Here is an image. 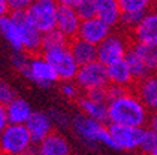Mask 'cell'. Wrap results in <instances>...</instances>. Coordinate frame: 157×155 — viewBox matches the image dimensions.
Instances as JSON below:
<instances>
[{
  "label": "cell",
  "instance_id": "obj_1",
  "mask_svg": "<svg viewBox=\"0 0 157 155\" xmlns=\"http://www.w3.org/2000/svg\"><path fill=\"white\" fill-rule=\"evenodd\" d=\"M150 113L135 92L114 85L107 87V122L109 124L144 127Z\"/></svg>",
  "mask_w": 157,
  "mask_h": 155
},
{
  "label": "cell",
  "instance_id": "obj_2",
  "mask_svg": "<svg viewBox=\"0 0 157 155\" xmlns=\"http://www.w3.org/2000/svg\"><path fill=\"white\" fill-rule=\"evenodd\" d=\"M70 129L87 146L90 147L102 146L112 149L111 138H109V134H108V127L104 123L97 122V120L77 112L75 115H72Z\"/></svg>",
  "mask_w": 157,
  "mask_h": 155
},
{
  "label": "cell",
  "instance_id": "obj_3",
  "mask_svg": "<svg viewBox=\"0 0 157 155\" xmlns=\"http://www.w3.org/2000/svg\"><path fill=\"white\" fill-rule=\"evenodd\" d=\"M34 146L24 124H9L0 133V155H25Z\"/></svg>",
  "mask_w": 157,
  "mask_h": 155
},
{
  "label": "cell",
  "instance_id": "obj_4",
  "mask_svg": "<svg viewBox=\"0 0 157 155\" xmlns=\"http://www.w3.org/2000/svg\"><path fill=\"white\" fill-rule=\"evenodd\" d=\"M58 9L55 0H35L24 13L29 23L44 35L55 29Z\"/></svg>",
  "mask_w": 157,
  "mask_h": 155
},
{
  "label": "cell",
  "instance_id": "obj_5",
  "mask_svg": "<svg viewBox=\"0 0 157 155\" xmlns=\"http://www.w3.org/2000/svg\"><path fill=\"white\" fill-rule=\"evenodd\" d=\"M129 48H131L129 36H125L124 34L119 32H111L97 46V61L108 67L114 63L124 60Z\"/></svg>",
  "mask_w": 157,
  "mask_h": 155
},
{
  "label": "cell",
  "instance_id": "obj_6",
  "mask_svg": "<svg viewBox=\"0 0 157 155\" xmlns=\"http://www.w3.org/2000/svg\"><path fill=\"white\" fill-rule=\"evenodd\" d=\"M73 81L78 87L80 92L84 94L95 90H105L109 85L107 77V67L97 60L80 66Z\"/></svg>",
  "mask_w": 157,
  "mask_h": 155
},
{
  "label": "cell",
  "instance_id": "obj_7",
  "mask_svg": "<svg viewBox=\"0 0 157 155\" xmlns=\"http://www.w3.org/2000/svg\"><path fill=\"white\" fill-rule=\"evenodd\" d=\"M41 55L48 60L49 65L52 66V68L55 70L56 76H58L59 83L75 80L80 66L77 65V61L75 60L73 55L70 53L69 46L55 49V50L44 52Z\"/></svg>",
  "mask_w": 157,
  "mask_h": 155
},
{
  "label": "cell",
  "instance_id": "obj_8",
  "mask_svg": "<svg viewBox=\"0 0 157 155\" xmlns=\"http://www.w3.org/2000/svg\"><path fill=\"white\" fill-rule=\"evenodd\" d=\"M25 78L31 81L33 84L38 85L39 88H44V90H48V88L53 87L59 83L55 70L41 53L29 57Z\"/></svg>",
  "mask_w": 157,
  "mask_h": 155
},
{
  "label": "cell",
  "instance_id": "obj_9",
  "mask_svg": "<svg viewBox=\"0 0 157 155\" xmlns=\"http://www.w3.org/2000/svg\"><path fill=\"white\" fill-rule=\"evenodd\" d=\"M144 127H131V126H118L109 124L108 134L111 138L112 149L117 151H136L139 149L140 138Z\"/></svg>",
  "mask_w": 157,
  "mask_h": 155
},
{
  "label": "cell",
  "instance_id": "obj_10",
  "mask_svg": "<svg viewBox=\"0 0 157 155\" xmlns=\"http://www.w3.org/2000/svg\"><path fill=\"white\" fill-rule=\"evenodd\" d=\"M14 17L21 36V42H23V50L27 55L34 56L41 53V41H42V34L28 21L25 13H11Z\"/></svg>",
  "mask_w": 157,
  "mask_h": 155
},
{
  "label": "cell",
  "instance_id": "obj_11",
  "mask_svg": "<svg viewBox=\"0 0 157 155\" xmlns=\"http://www.w3.org/2000/svg\"><path fill=\"white\" fill-rule=\"evenodd\" d=\"M131 43L156 45L157 43V16L153 11L146 13L142 20L128 34Z\"/></svg>",
  "mask_w": 157,
  "mask_h": 155
},
{
  "label": "cell",
  "instance_id": "obj_12",
  "mask_svg": "<svg viewBox=\"0 0 157 155\" xmlns=\"http://www.w3.org/2000/svg\"><path fill=\"white\" fill-rule=\"evenodd\" d=\"M111 32L112 28H109L107 24L100 21L97 17H91L87 20H82L76 38H80L91 45L98 46Z\"/></svg>",
  "mask_w": 157,
  "mask_h": 155
},
{
  "label": "cell",
  "instance_id": "obj_13",
  "mask_svg": "<svg viewBox=\"0 0 157 155\" xmlns=\"http://www.w3.org/2000/svg\"><path fill=\"white\" fill-rule=\"evenodd\" d=\"M82 18L76 13L73 7L62 6L58 9V17H56V27L55 29L60 32L67 41H72L77 36L78 28H80Z\"/></svg>",
  "mask_w": 157,
  "mask_h": 155
},
{
  "label": "cell",
  "instance_id": "obj_14",
  "mask_svg": "<svg viewBox=\"0 0 157 155\" xmlns=\"http://www.w3.org/2000/svg\"><path fill=\"white\" fill-rule=\"evenodd\" d=\"M135 94L140 99L149 113L157 112V73L135 83Z\"/></svg>",
  "mask_w": 157,
  "mask_h": 155
},
{
  "label": "cell",
  "instance_id": "obj_15",
  "mask_svg": "<svg viewBox=\"0 0 157 155\" xmlns=\"http://www.w3.org/2000/svg\"><path fill=\"white\" fill-rule=\"evenodd\" d=\"M24 126L28 130L34 144L41 142L53 131V124L51 122V117L44 110H34Z\"/></svg>",
  "mask_w": 157,
  "mask_h": 155
},
{
  "label": "cell",
  "instance_id": "obj_16",
  "mask_svg": "<svg viewBox=\"0 0 157 155\" xmlns=\"http://www.w3.org/2000/svg\"><path fill=\"white\" fill-rule=\"evenodd\" d=\"M36 155H72V146L62 133L53 130L35 147Z\"/></svg>",
  "mask_w": 157,
  "mask_h": 155
},
{
  "label": "cell",
  "instance_id": "obj_17",
  "mask_svg": "<svg viewBox=\"0 0 157 155\" xmlns=\"http://www.w3.org/2000/svg\"><path fill=\"white\" fill-rule=\"evenodd\" d=\"M78 112L97 122H107V99L84 94L77 99Z\"/></svg>",
  "mask_w": 157,
  "mask_h": 155
},
{
  "label": "cell",
  "instance_id": "obj_18",
  "mask_svg": "<svg viewBox=\"0 0 157 155\" xmlns=\"http://www.w3.org/2000/svg\"><path fill=\"white\" fill-rule=\"evenodd\" d=\"M121 14L122 13L118 0H95L94 17L107 24L109 28H115L119 25Z\"/></svg>",
  "mask_w": 157,
  "mask_h": 155
},
{
  "label": "cell",
  "instance_id": "obj_19",
  "mask_svg": "<svg viewBox=\"0 0 157 155\" xmlns=\"http://www.w3.org/2000/svg\"><path fill=\"white\" fill-rule=\"evenodd\" d=\"M107 77H108V84L109 85L124 88V90H128V87L135 84V78L132 76V71L125 59L118 61V63L108 66Z\"/></svg>",
  "mask_w": 157,
  "mask_h": 155
},
{
  "label": "cell",
  "instance_id": "obj_20",
  "mask_svg": "<svg viewBox=\"0 0 157 155\" xmlns=\"http://www.w3.org/2000/svg\"><path fill=\"white\" fill-rule=\"evenodd\" d=\"M0 36L13 49V52H24L18 27H17L16 20L11 16V13L0 17Z\"/></svg>",
  "mask_w": 157,
  "mask_h": 155
},
{
  "label": "cell",
  "instance_id": "obj_21",
  "mask_svg": "<svg viewBox=\"0 0 157 155\" xmlns=\"http://www.w3.org/2000/svg\"><path fill=\"white\" fill-rule=\"evenodd\" d=\"M34 112L31 103L23 97H16L11 102L6 105V113L9 124H25Z\"/></svg>",
  "mask_w": 157,
  "mask_h": 155
},
{
  "label": "cell",
  "instance_id": "obj_22",
  "mask_svg": "<svg viewBox=\"0 0 157 155\" xmlns=\"http://www.w3.org/2000/svg\"><path fill=\"white\" fill-rule=\"evenodd\" d=\"M67 46L78 66H84L97 60V46L86 42L83 39L73 38L72 41H69Z\"/></svg>",
  "mask_w": 157,
  "mask_h": 155
},
{
  "label": "cell",
  "instance_id": "obj_23",
  "mask_svg": "<svg viewBox=\"0 0 157 155\" xmlns=\"http://www.w3.org/2000/svg\"><path fill=\"white\" fill-rule=\"evenodd\" d=\"M132 50L139 56L149 74L157 73V43L156 45H137L131 43Z\"/></svg>",
  "mask_w": 157,
  "mask_h": 155
},
{
  "label": "cell",
  "instance_id": "obj_24",
  "mask_svg": "<svg viewBox=\"0 0 157 155\" xmlns=\"http://www.w3.org/2000/svg\"><path fill=\"white\" fill-rule=\"evenodd\" d=\"M121 13L146 14L151 11L156 4V0H118Z\"/></svg>",
  "mask_w": 157,
  "mask_h": 155
},
{
  "label": "cell",
  "instance_id": "obj_25",
  "mask_svg": "<svg viewBox=\"0 0 157 155\" xmlns=\"http://www.w3.org/2000/svg\"><path fill=\"white\" fill-rule=\"evenodd\" d=\"M69 45V41L62 35L60 32H58L56 29L46 32L42 35V41H41V53L49 50H55L59 48H65Z\"/></svg>",
  "mask_w": 157,
  "mask_h": 155
},
{
  "label": "cell",
  "instance_id": "obj_26",
  "mask_svg": "<svg viewBox=\"0 0 157 155\" xmlns=\"http://www.w3.org/2000/svg\"><path fill=\"white\" fill-rule=\"evenodd\" d=\"M51 117V122L53 124V129H59V130H65L70 127V120H72V116L66 112L62 108H51V109L46 112Z\"/></svg>",
  "mask_w": 157,
  "mask_h": 155
},
{
  "label": "cell",
  "instance_id": "obj_27",
  "mask_svg": "<svg viewBox=\"0 0 157 155\" xmlns=\"http://www.w3.org/2000/svg\"><path fill=\"white\" fill-rule=\"evenodd\" d=\"M157 149V133L153 131L151 129L146 127L143 129V134L140 138V144H139V149L142 155H150L153 151Z\"/></svg>",
  "mask_w": 157,
  "mask_h": 155
},
{
  "label": "cell",
  "instance_id": "obj_28",
  "mask_svg": "<svg viewBox=\"0 0 157 155\" xmlns=\"http://www.w3.org/2000/svg\"><path fill=\"white\" fill-rule=\"evenodd\" d=\"M73 9L82 20H87L94 17V9H95V0H75Z\"/></svg>",
  "mask_w": 157,
  "mask_h": 155
},
{
  "label": "cell",
  "instance_id": "obj_29",
  "mask_svg": "<svg viewBox=\"0 0 157 155\" xmlns=\"http://www.w3.org/2000/svg\"><path fill=\"white\" fill-rule=\"evenodd\" d=\"M59 92L66 101H77L80 98V90L75 81H62L59 85Z\"/></svg>",
  "mask_w": 157,
  "mask_h": 155
},
{
  "label": "cell",
  "instance_id": "obj_30",
  "mask_svg": "<svg viewBox=\"0 0 157 155\" xmlns=\"http://www.w3.org/2000/svg\"><path fill=\"white\" fill-rule=\"evenodd\" d=\"M31 56L27 55L25 52H14L11 56V65L16 68L17 73H20L21 76L25 77V73L28 70V63Z\"/></svg>",
  "mask_w": 157,
  "mask_h": 155
},
{
  "label": "cell",
  "instance_id": "obj_31",
  "mask_svg": "<svg viewBox=\"0 0 157 155\" xmlns=\"http://www.w3.org/2000/svg\"><path fill=\"white\" fill-rule=\"evenodd\" d=\"M17 97L16 90L13 88V85L7 83L4 78L0 77V105H4L6 106L9 102L14 99Z\"/></svg>",
  "mask_w": 157,
  "mask_h": 155
},
{
  "label": "cell",
  "instance_id": "obj_32",
  "mask_svg": "<svg viewBox=\"0 0 157 155\" xmlns=\"http://www.w3.org/2000/svg\"><path fill=\"white\" fill-rule=\"evenodd\" d=\"M144 14H135V13H122L121 14V20H119V25L122 28H125L129 32L135 25L142 20Z\"/></svg>",
  "mask_w": 157,
  "mask_h": 155
},
{
  "label": "cell",
  "instance_id": "obj_33",
  "mask_svg": "<svg viewBox=\"0 0 157 155\" xmlns=\"http://www.w3.org/2000/svg\"><path fill=\"white\" fill-rule=\"evenodd\" d=\"M35 0H7L10 13H23Z\"/></svg>",
  "mask_w": 157,
  "mask_h": 155
},
{
  "label": "cell",
  "instance_id": "obj_34",
  "mask_svg": "<svg viewBox=\"0 0 157 155\" xmlns=\"http://www.w3.org/2000/svg\"><path fill=\"white\" fill-rule=\"evenodd\" d=\"M7 126H9V119H7L6 106H4V105H0V133L3 131Z\"/></svg>",
  "mask_w": 157,
  "mask_h": 155
},
{
  "label": "cell",
  "instance_id": "obj_35",
  "mask_svg": "<svg viewBox=\"0 0 157 155\" xmlns=\"http://www.w3.org/2000/svg\"><path fill=\"white\" fill-rule=\"evenodd\" d=\"M147 127H149V129H151L153 131L157 133V112L150 113L149 120H147Z\"/></svg>",
  "mask_w": 157,
  "mask_h": 155
},
{
  "label": "cell",
  "instance_id": "obj_36",
  "mask_svg": "<svg viewBox=\"0 0 157 155\" xmlns=\"http://www.w3.org/2000/svg\"><path fill=\"white\" fill-rule=\"evenodd\" d=\"M9 6H7V0H0V17L9 14Z\"/></svg>",
  "mask_w": 157,
  "mask_h": 155
},
{
  "label": "cell",
  "instance_id": "obj_37",
  "mask_svg": "<svg viewBox=\"0 0 157 155\" xmlns=\"http://www.w3.org/2000/svg\"><path fill=\"white\" fill-rule=\"evenodd\" d=\"M55 3L58 4L59 7H62V6L73 7V3H75V0H55Z\"/></svg>",
  "mask_w": 157,
  "mask_h": 155
},
{
  "label": "cell",
  "instance_id": "obj_38",
  "mask_svg": "<svg viewBox=\"0 0 157 155\" xmlns=\"http://www.w3.org/2000/svg\"><path fill=\"white\" fill-rule=\"evenodd\" d=\"M25 155H36V151H35V148H33V149H31V151H29V152H27Z\"/></svg>",
  "mask_w": 157,
  "mask_h": 155
},
{
  "label": "cell",
  "instance_id": "obj_39",
  "mask_svg": "<svg viewBox=\"0 0 157 155\" xmlns=\"http://www.w3.org/2000/svg\"><path fill=\"white\" fill-rule=\"evenodd\" d=\"M153 10H154L153 13H154V14H156V16H157V2H156V4H154V7H153Z\"/></svg>",
  "mask_w": 157,
  "mask_h": 155
},
{
  "label": "cell",
  "instance_id": "obj_40",
  "mask_svg": "<svg viewBox=\"0 0 157 155\" xmlns=\"http://www.w3.org/2000/svg\"><path fill=\"white\" fill-rule=\"evenodd\" d=\"M150 155H157V149H156V151H153V152H151Z\"/></svg>",
  "mask_w": 157,
  "mask_h": 155
}]
</instances>
